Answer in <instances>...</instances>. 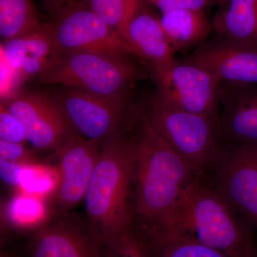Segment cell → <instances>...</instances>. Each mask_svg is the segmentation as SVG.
I'll return each mask as SVG.
<instances>
[{"instance_id":"26","label":"cell","mask_w":257,"mask_h":257,"mask_svg":"<svg viewBox=\"0 0 257 257\" xmlns=\"http://www.w3.org/2000/svg\"><path fill=\"white\" fill-rule=\"evenodd\" d=\"M30 158L31 154L27 151L23 144L10 143L0 140V159L27 164Z\"/></svg>"},{"instance_id":"16","label":"cell","mask_w":257,"mask_h":257,"mask_svg":"<svg viewBox=\"0 0 257 257\" xmlns=\"http://www.w3.org/2000/svg\"><path fill=\"white\" fill-rule=\"evenodd\" d=\"M212 25L218 38L257 51V0H221Z\"/></svg>"},{"instance_id":"5","label":"cell","mask_w":257,"mask_h":257,"mask_svg":"<svg viewBox=\"0 0 257 257\" xmlns=\"http://www.w3.org/2000/svg\"><path fill=\"white\" fill-rule=\"evenodd\" d=\"M144 77L143 69L130 57L72 52L59 56L37 79L42 84L112 97L128 95L134 84Z\"/></svg>"},{"instance_id":"2","label":"cell","mask_w":257,"mask_h":257,"mask_svg":"<svg viewBox=\"0 0 257 257\" xmlns=\"http://www.w3.org/2000/svg\"><path fill=\"white\" fill-rule=\"evenodd\" d=\"M130 122L104 140L84 202L103 246L133 224V147Z\"/></svg>"},{"instance_id":"25","label":"cell","mask_w":257,"mask_h":257,"mask_svg":"<svg viewBox=\"0 0 257 257\" xmlns=\"http://www.w3.org/2000/svg\"><path fill=\"white\" fill-rule=\"evenodd\" d=\"M145 1L156 6L162 13L177 10H204L205 7L214 0H145Z\"/></svg>"},{"instance_id":"18","label":"cell","mask_w":257,"mask_h":257,"mask_svg":"<svg viewBox=\"0 0 257 257\" xmlns=\"http://www.w3.org/2000/svg\"><path fill=\"white\" fill-rule=\"evenodd\" d=\"M40 25L32 0H0V36L3 42L23 36Z\"/></svg>"},{"instance_id":"4","label":"cell","mask_w":257,"mask_h":257,"mask_svg":"<svg viewBox=\"0 0 257 257\" xmlns=\"http://www.w3.org/2000/svg\"><path fill=\"white\" fill-rule=\"evenodd\" d=\"M144 114L161 137L202 177L207 178L220 160L218 121L179 109L155 94Z\"/></svg>"},{"instance_id":"21","label":"cell","mask_w":257,"mask_h":257,"mask_svg":"<svg viewBox=\"0 0 257 257\" xmlns=\"http://www.w3.org/2000/svg\"><path fill=\"white\" fill-rule=\"evenodd\" d=\"M86 3L121 37L130 19L143 7L141 0H86Z\"/></svg>"},{"instance_id":"19","label":"cell","mask_w":257,"mask_h":257,"mask_svg":"<svg viewBox=\"0 0 257 257\" xmlns=\"http://www.w3.org/2000/svg\"><path fill=\"white\" fill-rule=\"evenodd\" d=\"M10 224L18 229L41 227L51 219L50 211L44 198L19 192L10 199L6 209Z\"/></svg>"},{"instance_id":"1","label":"cell","mask_w":257,"mask_h":257,"mask_svg":"<svg viewBox=\"0 0 257 257\" xmlns=\"http://www.w3.org/2000/svg\"><path fill=\"white\" fill-rule=\"evenodd\" d=\"M133 147V226L151 243L170 229L184 193L202 177L161 137L143 111L130 126Z\"/></svg>"},{"instance_id":"23","label":"cell","mask_w":257,"mask_h":257,"mask_svg":"<svg viewBox=\"0 0 257 257\" xmlns=\"http://www.w3.org/2000/svg\"><path fill=\"white\" fill-rule=\"evenodd\" d=\"M103 246V257H155L150 243L133 225Z\"/></svg>"},{"instance_id":"17","label":"cell","mask_w":257,"mask_h":257,"mask_svg":"<svg viewBox=\"0 0 257 257\" xmlns=\"http://www.w3.org/2000/svg\"><path fill=\"white\" fill-rule=\"evenodd\" d=\"M160 22L173 52L199 43L213 30L204 10L165 12Z\"/></svg>"},{"instance_id":"20","label":"cell","mask_w":257,"mask_h":257,"mask_svg":"<svg viewBox=\"0 0 257 257\" xmlns=\"http://www.w3.org/2000/svg\"><path fill=\"white\" fill-rule=\"evenodd\" d=\"M150 246L155 257H231L184 234L167 235Z\"/></svg>"},{"instance_id":"12","label":"cell","mask_w":257,"mask_h":257,"mask_svg":"<svg viewBox=\"0 0 257 257\" xmlns=\"http://www.w3.org/2000/svg\"><path fill=\"white\" fill-rule=\"evenodd\" d=\"M103 243L87 219L60 213L35 231L32 257H103Z\"/></svg>"},{"instance_id":"10","label":"cell","mask_w":257,"mask_h":257,"mask_svg":"<svg viewBox=\"0 0 257 257\" xmlns=\"http://www.w3.org/2000/svg\"><path fill=\"white\" fill-rule=\"evenodd\" d=\"M2 104L21 123L27 141L35 148L57 152L77 135L54 97L24 93Z\"/></svg>"},{"instance_id":"7","label":"cell","mask_w":257,"mask_h":257,"mask_svg":"<svg viewBox=\"0 0 257 257\" xmlns=\"http://www.w3.org/2000/svg\"><path fill=\"white\" fill-rule=\"evenodd\" d=\"M151 68L160 97L179 109L219 121L221 82L210 72L177 60Z\"/></svg>"},{"instance_id":"13","label":"cell","mask_w":257,"mask_h":257,"mask_svg":"<svg viewBox=\"0 0 257 257\" xmlns=\"http://www.w3.org/2000/svg\"><path fill=\"white\" fill-rule=\"evenodd\" d=\"M217 123L220 147L257 144V84L221 82Z\"/></svg>"},{"instance_id":"27","label":"cell","mask_w":257,"mask_h":257,"mask_svg":"<svg viewBox=\"0 0 257 257\" xmlns=\"http://www.w3.org/2000/svg\"><path fill=\"white\" fill-rule=\"evenodd\" d=\"M25 164L0 159V177L5 184L19 187Z\"/></svg>"},{"instance_id":"28","label":"cell","mask_w":257,"mask_h":257,"mask_svg":"<svg viewBox=\"0 0 257 257\" xmlns=\"http://www.w3.org/2000/svg\"><path fill=\"white\" fill-rule=\"evenodd\" d=\"M54 3H56V4H62V3H65L67 0H52Z\"/></svg>"},{"instance_id":"6","label":"cell","mask_w":257,"mask_h":257,"mask_svg":"<svg viewBox=\"0 0 257 257\" xmlns=\"http://www.w3.org/2000/svg\"><path fill=\"white\" fill-rule=\"evenodd\" d=\"M49 25L62 54L90 52L119 57L133 55L119 32L87 4L68 2L60 8L55 21Z\"/></svg>"},{"instance_id":"8","label":"cell","mask_w":257,"mask_h":257,"mask_svg":"<svg viewBox=\"0 0 257 257\" xmlns=\"http://www.w3.org/2000/svg\"><path fill=\"white\" fill-rule=\"evenodd\" d=\"M130 97V94L111 97L66 88L54 99L78 135L104 141L124 128L133 117L135 111Z\"/></svg>"},{"instance_id":"22","label":"cell","mask_w":257,"mask_h":257,"mask_svg":"<svg viewBox=\"0 0 257 257\" xmlns=\"http://www.w3.org/2000/svg\"><path fill=\"white\" fill-rule=\"evenodd\" d=\"M59 182L57 167L39 164L24 165L19 192L45 198L53 194Z\"/></svg>"},{"instance_id":"14","label":"cell","mask_w":257,"mask_h":257,"mask_svg":"<svg viewBox=\"0 0 257 257\" xmlns=\"http://www.w3.org/2000/svg\"><path fill=\"white\" fill-rule=\"evenodd\" d=\"M207 69L221 82L257 84V51L216 38L184 60Z\"/></svg>"},{"instance_id":"24","label":"cell","mask_w":257,"mask_h":257,"mask_svg":"<svg viewBox=\"0 0 257 257\" xmlns=\"http://www.w3.org/2000/svg\"><path fill=\"white\" fill-rule=\"evenodd\" d=\"M0 140L21 144L27 141L26 134L23 125L2 103L0 109Z\"/></svg>"},{"instance_id":"15","label":"cell","mask_w":257,"mask_h":257,"mask_svg":"<svg viewBox=\"0 0 257 257\" xmlns=\"http://www.w3.org/2000/svg\"><path fill=\"white\" fill-rule=\"evenodd\" d=\"M122 37L133 55L148 61L151 66H165L175 60L160 18L143 7L130 19Z\"/></svg>"},{"instance_id":"3","label":"cell","mask_w":257,"mask_h":257,"mask_svg":"<svg viewBox=\"0 0 257 257\" xmlns=\"http://www.w3.org/2000/svg\"><path fill=\"white\" fill-rule=\"evenodd\" d=\"M173 234L190 236L231 257H257L251 226L236 216L204 177H198L184 193L162 237Z\"/></svg>"},{"instance_id":"11","label":"cell","mask_w":257,"mask_h":257,"mask_svg":"<svg viewBox=\"0 0 257 257\" xmlns=\"http://www.w3.org/2000/svg\"><path fill=\"white\" fill-rule=\"evenodd\" d=\"M102 143L77 134L55 152L59 182L52 197L59 213H64L84 201Z\"/></svg>"},{"instance_id":"9","label":"cell","mask_w":257,"mask_h":257,"mask_svg":"<svg viewBox=\"0 0 257 257\" xmlns=\"http://www.w3.org/2000/svg\"><path fill=\"white\" fill-rule=\"evenodd\" d=\"M221 148L220 160L206 179L239 219L257 227V144Z\"/></svg>"}]
</instances>
